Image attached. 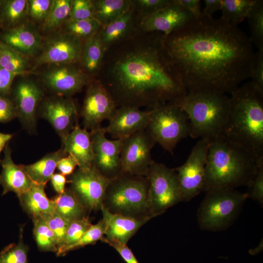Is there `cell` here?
I'll return each instance as SVG.
<instances>
[{
  "instance_id": "1",
  "label": "cell",
  "mask_w": 263,
  "mask_h": 263,
  "mask_svg": "<svg viewBox=\"0 0 263 263\" xmlns=\"http://www.w3.org/2000/svg\"><path fill=\"white\" fill-rule=\"evenodd\" d=\"M167 54L188 93H231L250 78L255 52L237 25L202 16L164 35Z\"/></svg>"
},
{
  "instance_id": "2",
  "label": "cell",
  "mask_w": 263,
  "mask_h": 263,
  "mask_svg": "<svg viewBox=\"0 0 263 263\" xmlns=\"http://www.w3.org/2000/svg\"><path fill=\"white\" fill-rule=\"evenodd\" d=\"M164 35L144 33L116 44L99 80L117 107L154 109L175 104L188 94L163 43Z\"/></svg>"
},
{
  "instance_id": "3",
  "label": "cell",
  "mask_w": 263,
  "mask_h": 263,
  "mask_svg": "<svg viewBox=\"0 0 263 263\" xmlns=\"http://www.w3.org/2000/svg\"><path fill=\"white\" fill-rule=\"evenodd\" d=\"M222 138L263 160V92L251 82L231 93Z\"/></svg>"
},
{
  "instance_id": "4",
  "label": "cell",
  "mask_w": 263,
  "mask_h": 263,
  "mask_svg": "<svg viewBox=\"0 0 263 263\" xmlns=\"http://www.w3.org/2000/svg\"><path fill=\"white\" fill-rule=\"evenodd\" d=\"M263 160H257L243 148L221 138L210 142L205 168L203 191L248 186Z\"/></svg>"
},
{
  "instance_id": "5",
  "label": "cell",
  "mask_w": 263,
  "mask_h": 263,
  "mask_svg": "<svg viewBox=\"0 0 263 263\" xmlns=\"http://www.w3.org/2000/svg\"><path fill=\"white\" fill-rule=\"evenodd\" d=\"M174 104L180 106L188 117L190 137L210 142L222 138L229 106V97L225 94L188 93Z\"/></svg>"
},
{
  "instance_id": "6",
  "label": "cell",
  "mask_w": 263,
  "mask_h": 263,
  "mask_svg": "<svg viewBox=\"0 0 263 263\" xmlns=\"http://www.w3.org/2000/svg\"><path fill=\"white\" fill-rule=\"evenodd\" d=\"M197 211L202 230L217 231L227 229L238 217L247 198L245 193L231 188L207 190Z\"/></svg>"
},
{
  "instance_id": "7",
  "label": "cell",
  "mask_w": 263,
  "mask_h": 263,
  "mask_svg": "<svg viewBox=\"0 0 263 263\" xmlns=\"http://www.w3.org/2000/svg\"><path fill=\"white\" fill-rule=\"evenodd\" d=\"M148 191L149 183L146 176L120 174L107 188L103 202L106 201L108 207H105L112 213L135 218L139 214L147 211L152 216Z\"/></svg>"
},
{
  "instance_id": "8",
  "label": "cell",
  "mask_w": 263,
  "mask_h": 263,
  "mask_svg": "<svg viewBox=\"0 0 263 263\" xmlns=\"http://www.w3.org/2000/svg\"><path fill=\"white\" fill-rule=\"evenodd\" d=\"M150 110L146 131L156 144L172 152L181 140L190 135V126L187 113L174 104Z\"/></svg>"
},
{
  "instance_id": "9",
  "label": "cell",
  "mask_w": 263,
  "mask_h": 263,
  "mask_svg": "<svg viewBox=\"0 0 263 263\" xmlns=\"http://www.w3.org/2000/svg\"><path fill=\"white\" fill-rule=\"evenodd\" d=\"M149 183L148 201L150 214L155 217L183 201L174 169L153 161L146 175Z\"/></svg>"
},
{
  "instance_id": "10",
  "label": "cell",
  "mask_w": 263,
  "mask_h": 263,
  "mask_svg": "<svg viewBox=\"0 0 263 263\" xmlns=\"http://www.w3.org/2000/svg\"><path fill=\"white\" fill-rule=\"evenodd\" d=\"M83 43L61 30L43 37L41 51L34 59V69L44 65L78 63Z\"/></svg>"
},
{
  "instance_id": "11",
  "label": "cell",
  "mask_w": 263,
  "mask_h": 263,
  "mask_svg": "<svg viewBox=\"0 0 263 263\" xmlns=\"http://www.w3.org/2000/svg\"><path fill=\"white\" fill-rule=\"evenodd\" d=\"M210 141L201 139L192 148L187 161L174 169L183 201H189L203 191L207 154Z\"/></svg>"
},
{
  "instance_id": "12",
  "label": "cell",
  "mask_w": 263,
  "mask_h": 263,
  "mask_svg": "<svg viewBox=\"0 0 263 263\" xmlns=\"http://www.w3.org/2000/svg\"><path fill=\"white\" fill-rule=\"evenodd\" d=\"M43 88L55 95L71 97L93 80L79 63L48 65L40 74Z\"/></svg>"
},
{
  "instance_id": "13",
  "label": "cell",
  "mask_w": 263,
  "mask_h": 263,
  "mask_svg": "<svg viewBox=\"0 0 263 263\" xmlns=\"http://www.w3.org/2000/svg\"><path fill=\"white\" fill-rule=\"evenodd\" d=\"M44 96L43 87L32 79L22 78L13 84L10 97L17 117L29 133L36 131L38 111Z\"/></svg>"
},
{
  "instance_id": "14",
  "label": "cell",
  "mask_w": 263,
  "mask_h": 263,
  "mask_svg": "<svg viewBox=\"0 0 263 263\" xmlns=\"http://www.w3.org/2000/svg\"><path fill=\"white\" fill-rule=\"evenodd\" d=\"M113 179L101 174L95 168H78L71 175L70 190L86 209H100L107 188Z\"/></svg>"
},
{
  "instance_id": "15",
  "label": "cell",
  "mask_w": 263,
  "mask_h": 263,
  "mask_svg": "<svg viewBox=\"0 0 263 263\" xmlns=\"http://www.w3.org/2000/svg\"><path fill=\"white\" fill-rule=\"evenodd\" d=\"M156 143L146 130L123 139L120 174L146 176L153 161L151 150Z\"/></svg>"
},
{
  "instance_id": "16",
  "label": "cell",
  "mask_w": 263,
  "mask_h": 263,
  "mask_svg": "<svg viewBox=\"0 0 263 263\" xmlns=\"http://www.w3.org/2000/svg\"><path fill=\"white\" fill-rule=\"evenodd\" d=\"M87 87L80 116L83 128L91 132L100 129L102 122L109 120L117 107L100 80H92Z\"/></svg>"
},
{
  "instance_id": "17",
  "label": "cell",
  "mask_w": 263,
  "mask_h": 263,
  "mask_svg": "<svg viewBox=\"0 0 263 263\" xmlns=\"http://www.w3.org/2000/svg\"><path fill=\"white\" fill-rule=\"evenodd\" d=\"M38 114L51 124L61 141L78 125V111L72 97L54 95L44 97Z\"/></svg>"
},
{
  "instance_id": "18",
  "label": "cell",
  "mask_w": 263,
  "mask_h": 263,
  "mask_svg": "<svg viewBox=\"0 0 263 263\" xmlns=\"http://www.w3.org/2000/svg\"><path fill=\"white\" fill-rule=\"evenodd\" d=\"M90 132L94 154L92 166L109 179L116 178L121 171L120 152L123 139H108L102 128Z\"/></svg>"
},
{
  "instance_id": "19",
  "label": "cell",
  "mask_w": 263,
  "mask_h": 263,
  "mask_svg": "<svg viewBox=\"0 0 263 263\" xmlns=\"http://www.w3.org/2000/svg\"><path fill=\"white\" fill-rule=\"evenodd\" d=\"M194 18L171 0L170 3L140 19L139 29L144 33L157 32L168 36L185 27Z\"/></svg>"
},
{
  "instance_id": "20",
  "label": "cell",
  "mask_w": 263,
  "mask_h": 263,
  "mask_svg": "<svg viewBox=\"0 0 263 263\" xmlns=\"http://www.w3.org/2000/svg\"><path fill=\"white\" fill-rule=\"evenodd\" d=\"M150 110L143 111L131 106L117 107L108 120V125L102 128L105 134L113 139H124L146 130L150 120Z\"/></svg>"
},
{
  "instance_id": "21",
  "label": "cell",
  "mask_w": 263,
  "mask_h": 263,
  "mask_svg": "<svg viewBox=\"0 0 263 263\" xmlns=\"http://www.w3.org/2000/svg\"><path fill=\"white\" fill-rule=\"evenodd\" d=\"M100 209L102 213V220L104 227V234L101 241L108 244H127L137 230L151 218H135L113 213L103 205Z\"/></svg>"
},
{
  "instance_id": "22",
  "label": "cell",
  "mask_w": 263,
  "mask_h": 263,
  "mask_svg": "<svg viewBox=\"0 0 263 263\" xmlns=\"http://www.w3.org/2000/svg\"><path fill=\"white\" fill-rule=\"evenodd\" d=\"M0 41L31 58L40 53L43 37L35 25L29 21L15 27L1 30Z\"/></svg>"
},
{
  "instance_id": "23",
  "label": "cell",
  "mask_w": 263,
  "mask_h": 263,
  "mask_svg": "<svg viewBox=\"0 0 263 263\" xmlns=\"http://www.w3.org/2000/svg\"><path fill=\"white\" fill-rule=\"evenodd\" d=\"M12 150L8 143L4 149V157L0 161L1 172L0 185L3 188L2 195L13 192L17 197L27 191L33 182L20 165H16L12 158Z\"/></svg>"
},
{
  "instance_id": "24",
  "label": "cell",
  "mask_w": 263,
  "mask_h": 263,
  "mask_svg": "<svg viewBox=\"0 0 263 263\" xmlns=\"http://www.w3.org/2000/svg\"><path fill=\"white\" fill-rule=\"evenodd\" d=\"M62 149L76 160L78 168L86 169L92 166L93 150L90 132L77 125L61 141Z\"/></svg>"
},
{
  "instance_id": "25",
  "label": "cell",
  "mask_w": 263,
  "mask_h": 263,
  "mask_svg": "<svg viewBox=\"0 0 263 263\" xmlns=\"http://www.w3.org/2000/svg\"><path fill=\"white\" fill-rule=\"evenodd\" d=\"M135 11L133 6L126 14L104 26L98 33L99 38L107 50L129 38L134 27Z\"/></svg>"
},
{
  "instance_id": "26",
  "label": "cell",
  "mask_w": 263,
  "mask_h": 263,
  "mask_svg": "<svg viewBox=\"0 0 263 263\" xmlns=\"http://www.w3.org/2000/svg\"><path fill=\"white\" fill-rule=\"evenodd\" d=\"M45 186L33 182L27 191L18 197L22 207L32 219L55 211L54 201L47 197Z\"/></svg>"
},
{
  "instance_id": "27",
  "label": "cell",
  "mask_w": 263,
  "mask_h": 263,
  "mask_svg": "<svg viewBox=\"0 0 263 263\" xmlns=\"http://www.w3.org/2000/svg\"><path fill=\"white\" fill-rule=\"evenodd\" d=\"M106 51L98 33L84 41L78 63L83 71L91 78V76L100 71Z\"/></svg>"
},
{
  "instance_id": "28",
  "label": "cell",
  "mask_w": 263,
  "mask_h": 263,
  "mask_svg": "<svg viewBox=\"0 0 263 263\" xmlns=\"http://www.w3.org/2000/svg\"><path fill=\"white\" fill-rule=\"evenodd\" d=\"M68 154L61 148L49 153L30 165H20L33 182L46 185L56 168L58 162Z\"/></svg>"
},
{
  "instance_id": "29",
  "label": "cell",
  "mask_w": 263,
  "mask_h": 263,
  "mask_svg": "<svg viewBox=\"0 0 263 263\" xmlns=\"http://www.w3.org/2000/svg\"><path fill=\"white\" fill-rule=\"evenodd\" d=\"M27 0H0V29H11L28 22Z\"/></svg>"
},
{
  "instance_id": "30",
  "label": "cell",
  "mask_w": 263,
  "mask_h": 263,
  "mask_svg": "<svg viewBox=\"0 0 263 263\" xmlns=\"http://www.w3.org/2000/svg\"><path fill=\"white\" fill-rule=\"evenodd\" d=\"M93 18L102 27L107 25L126 14L133 6L131 0H93Z\"/></svg>"
},
{
  "instance_id": "31",
  "label": "cell",
  "mask_w": 263,
  "mask_h": 263,
  "mask_svg": "<svg viewBox=\"0 0 263 263\" xmlns=\"http://www.w3.org/2000/svg\"><path fill=\"white\" fill-rule=\"evenodd\" d=\"M73 0H53L48 16L38 29L45 36L60 30L69 18Z\"/></svg>"
},
{
  "instance_id": "32",
  "label": "cell",
  "mask_w": 263,
  "mask_h": 263,
  "mask_svg": "<svg viewBox=\"0 0 263 263\" xmlns=\"http://www.w3.org/2000/svg\"><path fill=\"white\" fill-rule=\"evenodd\" d=\"M32 58L0 41V66L18 76L29 74L34 70Z\"/></svg>"
},
{
  "instance_id": "33",
  "label": "cell",
  "mask_w": 263,
  "mask_h": 263,
  "mask_svg": "<svg viewBox=\"0 0 263 263\" xmlns=\"http://www.w3.org/2000/svg\"><path fill=\"white\" fill-rule=\"evenodd\" d=\"M55 211L70 222L85 217L86 209L70 188L54 199Z\"/></svg>"
},
{
  "instance_id": "34",
  "label": "cell",
  "mask_w": 263,
  "mask_h": 263,
  "mask_svg": "<svg viewBox=\"0 0 263 263\" xmlns=\"http://www.w3.org/2000/svg\"><path fill=\"white\" fill-rule=\"evenodd\" d=\"M256 0H222V19L237 25L246 18Z\"/></svg>"
},
{
  "instance_id": "35",
  "label": "cell",
  "mask_w": 263,
  "mask_h": 263,
  "mask_svg": "<svg viewBox=\"0 0 263 263\" xmlns=\"http://www.w3.org/2000/svg\"><path fill=\"white\" fill-rule=\"evenodd\" d=\"M101 27V24L94 18L85 19L69 18L60 30L84 41L97 34Z\"/></svg>"
},
{
  "instance_id": "36",
  "label": "cell",
  "mask_w": 263,
  "mask_h": 263,
  "mask_svg": "<svg viewBox=\"0 0 263 263\" xmlns=\"http://www.w3.org/2000/svg\"><path fill=\"white\" fill-rule=\"evenodd\" d=\"M252 45L263 50V0H256L246 17Z\"/></svg>"
},
{
  "instance_id": "37",
  "label": "cell",
  "mask_w": 263,
  "mask_h": 263,
  "mask_svg": "<svg viewBox=\"0 0 263 263\" xmlns=\"http://www.w3.org/2000/svg\"><path fill=\"white\" fill-rule=\"evenodd\" d=\"M33 233L38 248L42 251L58 250L56 238L45 221L41 218L33 219Z\"/></svg>"
},
{
  "instance_id": "38",
  "label": "cell",
  "mask_w": 263,
  "mask_h": 263,
  "mask_svg": "<svg viewBox=\"0 0 263 263\" xmlns=\"http://www.w3.org/2000/svg\"><path fill=\"white\" fill-rule=\"evenodd\" d=\"M22 230L17 244H11L0 253V263H27L28 246L23 241Z\"/></svg>"
},
{
  "instance_id": "39",
  "label": "cell",
  "mask_w": 263,
  "mask_h": 263,
  "mask_svg": "<svg viewBox=\"0 0 263 263\" xmlns=\"http://www.w3.org/2000/svg\"><path fill=\"white\" fill-rule=\"evenodd\" d=\"M104 234V227L102 220L95 225H92L84 234L75 244L66 247L56 254L63 255L68 252L87 245L93 244L98 240H102Z\"/></svg>"
},
{
  "instance_id": "40",
  "label": "cell",
  "mask_w": 263,
  "mask_h": 263,
  "mask_svg": "<svg viewBox=\"0 0 263 263\" xmlns=\"http://www.w3.org/2000/svg\"><path fill=\"white\" fill-rule=\"evenodd\" d=\"M92 225V224L88 219L85 217L71 222L66 231L63 242L56 253H58L64 248L76 242Z\"/></svg>"
},
{
  "instance_id": "41",
  "label": "cell",
  "mask_w": 263,
  "mask_h": 263,
  "mask_svg": "<svg viewBox=\"0 0 263 263\" xmlns=\"http://www.w3.org/2000/svg\"><path fill=\"white\" fill-rule=\"evenodd\" d=\"M53 0H27L28 21L39 26L45 20L50 12Z\"/></svg>"
},
{
  "instance_id": "42",
  "label": "cell",
  "mask_w": 263,
  "mask_h": 263,
  "mask_svg": "<svg viewBox=\"0 0 263 263\" xmlns=\"http://www.w3.org/2000/svg\"><path fill=\"white\" fill-rule=\"evenodd\" d=\"M54 233L58 243V249L62 245L71 222L54 211L41 217Z\"/></svg>"
},
{
  "instance_id": "43",
  "label": "cell",
  "mask_w": 263,
  "mask_h": 263,
  "mask_svg": "<svg viewBox=\"0 0 263 263\" xmlns=\"http://www.w3.org/2000/svg\"><path fill=\"white\" fill-rule=\"evenodd\" d=\"M94 6L92 0H73L70 19H85L93 18Z\"/></svg>"
},
{
  "instance_id": "44",
  "label": "cell",
  "mask_w": 263,
  "mask_h": 263,
  "mask_svg": "<svg viewBox=\"0 0 263 263\" xmlns=\"http://www.w3.org/2000/svg\"><path fill=\"white\" fill-rule=\"evenodd\" d=\"M246 193L247 198L258 202L261 205L263 204V162L259 165L256 172L248 186Z\"/></svg>"
},
{
  "instance_id": "45",
  "label": "cell",
  "mask_w": 263,
  "mask_h": 263,
  "mask_svg": "<svg viewBox=\"0 0 263 263\" xmlns=\"http://www.w3.org/2000/svg\"><path fill=\"white\" fill-rule=\"evenodd\" d=\"M171 0H134L133 6L140 19L168 5Z\"/></svg>"
},
{
  "instance_id": "46",
  "label": "cell",
  "mask_w": 263,
  "mask_h": 263,
  "mask_svg": "<svg viewBox=\"0 0 263 263\" xmlns=\"http://www.w3.org/2000/svg\"><path fill=\"white\" fill-rule=\"evenodd\" d=\"M250 78L255 88L263 92V50H258L255 53Z\"/></svg>"
},
{
  "instance_id": "47",
  "label": "cell",
  "mask_w": 263,
  "mask_h": 263,
  "mask_svg": "<svg viewBox=\"0 0 263 263\" xmlns=\"http://www.w3.org/2000/svg\"><path fill=\"white\" fill-rule=\"evenodd\" d=\"M16 117L15 107L10 95L0 94V123H7Z\"/></svg>"
},
{
  "instance_id": "48",
  "label": "cell",
  "mask_w": 263,
  "mask_h": 263,
  "mask_svg": "<svg viewBox=\"0 0 263 263\" xmlns=\"http://www.w3.org/2000/svg\"><path fill=\"white\" fill-rule=\"evenodd\" d=\"M17 76L0 66V94L10 95L14 80Z\"/></svg>"
},
{
  "instance_id": "49",
  "label": "cell",
  "mask_w": 263,
  "mask_h": 263,
  "mask_svg": "<svg viewBox=\"0 0 263 263\" xmlns=\"http://www.w3.org/2000/svg\"><path fill=\"white\" fill-rule=\"evenodd\" d=\"M78 163L75 158L71 154H68L61 158L57 163L56 168L60 173L64 176L71 175L75 170Z\"/></svg>"
},
{
  "instance_id": "50",
  "label": "cell",
  "mask_w": 263,
  "mask_h": 263,
  "mask_svg": "<svg viewBox=\"0 0 263 263\" xmlns=\"http://www.w3.org/2000/svg\"><path fill=\"white\" fill-rule=\"evenodd\" d=\"M173 1L187 10L194 19L202 16L201 1L200 0H173Z\"/></svg>"
},
{
  "instance_id": "51",
  "label": "cell",
  "mask_w": 263,
  "mask_h": 263,
  "mask_svg": "<svg viewBox=\"0 0 263 263\" xmlns=\"http://www.w3.org/2000/svg\"><path fill=\"white\" fill-rule=\"evenodd\" d=\"M109 244L116 250L126 263H139L127 244L112 243Z\"/></svg>"
},
{
  "instance_id": "52",
  "label": "cell",
  "mask_w": 263,
  "mask_h": 263,
  "mask_svg": "<svg viewBox=\"0 0 263 263\" xmlns=\"http://www.w3.org/2000/svg\"><path fill=\"white\" fill-rule=\"evenodd\" d=\"M204 7L202 14L205 16L212 17V15L218 10H221L222 0H204Z\"/></svg>"
},
{
  "instance_id": "53",
  "label": "cell",
  "mask_w": 263,
  "mask_h": 263,
  "mask_svg": "<svg viewBox=\"0 0 263 263\" xmlns=\"http://www.w3.org/2000/svg\"><path fill=\"white\" fill-rule=\"evenodd\" d=\"M54 190L58 194L62 193L65 189L67 182L65 176L60 173H54L50 180Z\"/></svg>"
},
{
  "instance_id": "54",
  "label": "cell",
  "mask_w": 263,
  "mask_h": 263,
  "mask_svg": "<svg viewBox=\"0 0 263 263\" xmlns=\"http://www.w3.org/2000/svg\"><path fill=\"white\" fill-rule=\"evenodd\" d=\"M13 135L10 133H4L0 132V154L4 150L6 145L13 137Z\"/></svg>"
},
{
  "instance_id": "55",
  "label": "cell",
  "mask_w": 263,
  "mask_h": 263,
  "mask_svg": "<svg viewBox=\"0 0 263 263\" xmlns=\"http://www.w3.org/2000/svg\"><path fill=\"white\" fill-rule=\"evenodd\" d=\"M263 249V240L258 244V245L253 249H251L249 250V253L252 255H256L262 251Z\"/></svg>"
}]
</instances>
